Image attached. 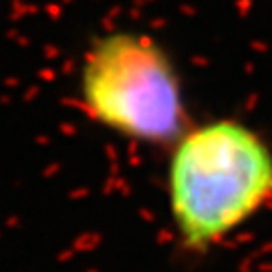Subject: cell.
Returning <instances> with one entry per match:
<instances>
[{"mask_svg":"<svg viewBox=\"0 0 272 272\" xmlns=\"http://www.w3.org/2000/svg\"><path fill=\"white\" fill-rule=\"evenodd\" d=\"M166 192L180 246L206 254L272 204V148L238 119L190 125L172 146Z\"/></svg>","mask_w":272,"mask_h":272,"instance_id":"6da1fadb","label":"cell"},{"mask_svg":"<svg viewBox=\"0 0 272 272\" xmlns=\"http://www.w3.org/2000/svg\"><path fill=\"white\" fill-rule=\"evenodd\" d=\"M85 113L121 138L172 148L190 127L184 85L170 53L148 35L109 33L85 53Z\"/></svg>","mask_w":272,"mask_h":272,"instance_id":"7a4b0ae2","label":"cell"}]
</instances>
